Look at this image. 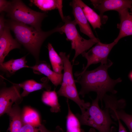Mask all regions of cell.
<instances>
[{
  "label": "cell",
  "instance_id": "17",
  "mask_svg": "<svg viewBox=\"0 0 132 132\" xmlns=\"http://www.w3.org/2000/svg\"><path fill=\"white\" fill-rule=\"evenodd\" d=\"M59 55L63 63L64 73L61 85H76V82L73 75V66L69 60L70 55L65 52H60Z\"/></svg>",
  "mask_w": 132,
  "mask_h": 132
},
{
  "label": "cell",
  "instance_id": "27",
  "mask_svg": "<svg viewBox=\"0 0 132 132\" xmlns=\"http://www.w3.org/2000/svg\"><path fill=\"white\" fill-rule=\"evenodd\" d=\"M9 1L4 0H0V13L4 12L8 6Z\"/></svg>",
  "mask_w": 132,
  "mask_h": 132
},
{
  "label": "cell",
  "instance_id": "18",
  "mask_svg": "<svg viewBox=\"0 0 132 132\" xmlns=\"http://www.w3.org/2000/svg\"><path fill=\"white\" fill-rule=\"evenodd\" d=\"M30 1L43 11L57 9L62 20L64 19V16L62 10V0H32Z\"/></svg>",
  "mask_w": 132,
  "mask_h": 132
},
{
  "label": "cell",
  "instance_id": "1",
  "mask_svg": "<svg viewBox=\"0 0 132 132\" xmlns=\"http://www.w3.org/2000/svg\"><path fill=\"white\" fill-rule=\"evenodd\" d=\"M112 64L113 63L109 59L107 63L101 64L93 70L75 73V76L77 77L76 83H79L81 86L79 95L84 97L90 92H95L97 94L96 98L99 99L102 106L103 99L107 92L116 93L117 91L115 89V87L121 82L122 80L120 78L114 80L110 77L108 70Z\"/></svg>",
  "mask_w": 132,
  "mask_h": 132
},
{
  "label": "cell",
  "instance_id": "19",
  "mask_svg": "<svg viewBox=\"0 0 132 132\" xmlns=\"http://www.w3.org/2000/svg\"><path fill=\"white\" fill-rule=\"evenodd\" d=\"M87 20L94 29L100 28L102 25L100 16L93 9L80 0H77Z\"/></svg>",
  "mask_w": 132,
  "mask_h": 132
},
{
  "label": "cell",
  "instance_id": "4",
  "mask_svg": "<svg viewBox=\"0 0 132 132\" xmlns=\"http://www.w3.org/2000/svg\"><path fill=\"white\" fill-rule=\"evenodd\" d=\"M4 12L10 19L41 30L42 22L47 16L45 12L35 11L27 6L21 0L9 1Z\"/></svg>",
  "mask_w": 132,
  "mask_h": 132
},
{
  "label": "cell",
  "instance_id": "11",
  "mask_svg": "<svg viewBox=\"0 0 132 132\" xmlns=\"http://www.w3.org/2000/svg\"><path fill=\"white\" fill-rule=\"evenodd\" d=\"M61 85L60 88L57 92V95L59 96L66 97L74 102L79 107L81 113L90 106V103L86 102L80 98L76 85Z\"/></svg>",
  "mask_w": 132,
  "mask_h": 132
},
{
  "label": "cell",
  "instance_id": "6",
  "mask_svg": "<svg viewBox=\"0 0 132 132\" xmlns=\"http://www.w3.org/2000/svg\"><path fill=\"white\" fill-rule=\"evenodd\" d=\"M117 43L114 41L110 44H105L99 41L88 52L82 53V56L87 59V64L81 72L87 70L92 64L99 63L102 64L107 63L109 60L108 57L110 51Z\"/></svg>",
  "mask_w": 132,
  "mask_h": 132
},
{
  "label": "cell",
  "instance_id": "5",
  "mask_svg": "<svg viewBox=\"0 0 132 132\" xmlns=\"http://www.w3.org/2000/svg\"><path fill=\"white\" fill-rule=\"evenodd\" d=\"M63 21L64 24L61 26L62 33H64L67 40L70 41L71 48L75 51V54L72 60L73 64L77 57L85 52L97 42L90 39L82 37L77 29V24L75 20H72L70 16H64Z\"/></svg>",
  "mask_w": 132,
  "mask_h": 132
},
{
  "label": "cell",
  "instance_id": "21",
  "mask_svg": "<svg viewBox=\"0 0 132 132\" xmlns=\"http://www.w3.org/2000/svg\"><path fill=\"white\" fill-rule=\"evenodd\" d=\"M123 109L111 107L109 109L111 118L114 120L122 121L128 128L130 132H132V114H127Z\"/></svg>",
  "mask_w": 132,
  "mask_h": 132
},
{
  "label": "cell",
  "instance_id": "12",
  "mask_svg": "<svg viewBox=\"0 0 132 132\" xmlns=\"http://www.w3.org/2000/svg\"><path fill=\"white\" fill-rule=\"evenodd\" d=\"M120 17V22L117 25L120 30L119 34L114 41L117 43L121 38L132 35V14L129 12L128 9H121L117 11Z\"/></svg>",
  "mask_w": 132,
  "mask_h": 132
},
{
  "label": "cell",
  "instance_id": "16",
  "mask_svg": "<svg viewBox=\"0 0 132 132\" xmlns=\"http://www.w3.org/2000/svg\"><path fill=\"white\" fill-rule=\"evenodd\" d=\"M22 111L18 104H15L7 114L10 123L7 132H20L23 125L22 118Z\"/></svg>",
  "mask_w": 132,
  "mask_h": 132
},
{
  "label": "cell",
  "instance_id": "2",
  "mask_svg": "<svg viewBox=\"0 0 132 132\" xmlns=\"http://www.w3.org/2000/svg\"><path fill=\"white\" fill-rule=\"evenodd\" d=\"M5 24L13 32L16 40L33 56L36 63L39 61L40 48L46 38L55 32L63 34L61 26L44 31L10 19H6Z\"/></svg>",
  "mask_w": 132,
  "mask_h": 132
},
{
  "label": "cell",
  "instance_id": "7",
  "mask_svg": "<svg viewBox=\"0 0 132 132\" xmlns=\"http://www.w3.org/2000/svg\"><path fill=\"white\" fill-rule=\"evenodd\" d=\"M10 87H3L0 91V115L7 114L11 110L13 104H19L22 100L20 91L21 88L17 84L12 83Z\"/></svg>",
  "mask_w": 132,
  "mask_h": 132
},
{
  "label": "cell",
  "instance_id": "23",
  "mask_svg": "<svg viewBox=\"0 0 132 132\" xmlns=\"http://www.w3.org/2000/svg\"><path fill=\"white\" fill-rule=\"evenodd\" d=\"M47 48L49 59L53 71L58 74H62L63 63L61 57L55 51L50 43H48Z\"/></svg>",
  "mask_w": 132,
  "mask_h": 132
},
{
  "label": "cell",
  "instance_id": "24",
  "mask_svg": "<svg viewBox=\"0 0 132 132\" xmlns=\"http://www.w3.org/2000/svg\"><path fill=\"white\" fill-rule=\"evenodd\" d=\"M66 102L68 107V113L66 119V132H82L80 128V122L76 116L71 111L67 99Z\"/></svg>",
  "mask_w": 132,
  "mask_h": 132
},
{
  "label": "cell",
  "instance_id": "25",
  "mask_svg": "<svg viewBox=\"0 0 132 132\" xmlns=\"http://www.w3.org/2000/svg\"><path fill=\"white\" fill-rule=\"evenodd\" d=\"M20 132H63V129L59 126L56 127L54 131L48 130L42 124L38 125L23 124Z\"/></svg>",
  "mask_w": 132,
  "mask_h": 132
},
{
  "label": "cell",
  "instance_id": "28",
  "mask_svg": "<svg viewBox=\"0 0 132 132\" xmlns=\"http://www.w3.org/2000/svg\"><path fill=\"white\" fill-rule=\"evenodd\" d=\"M119 124V129L118 132H127L123 125L121 123V120H118Z\"/></svg>",
  "mask_w": 132,
  "mask_h": 132
},
{
  "label": "cell",
  "instance_id": "13",
  "mask_svg": "<svg viewBox=\"0 0 132 132\" xmlns=\"http://www.w3.org/2000/svg\"><path fill=\"white\" fill-rule=\"evenodd\" d=\"M29 68L32 69L35 74L45 75L55 86L61 85L63 74H58L52 70L45 62L39 61L34 66H30Z\"/></svg>",
  "mask_w": 132,
  "mask_h": 132
},
{
  "label": "cell",
  "instance_id": "26",
  "mask_svg": "<svg viewBox=\"0 0 132 132\" xmlns=\"http://www.w3.org/2000/svg\"><path fill=\"white\" fill-rule=\"evenodd\" d=\"M3 12L1 13L0 16V36L3 33L5 26V20Z\"/></svg>",
  "mask_w": 132,
  "mask_h": 132
},
{
  "label": "cell",
  "instance_id": "10",
  "mask_svg": "<svg viewBox=\"0 0 132 132\" xmlns=\"http://www.w3.org/2000/svg\"><path fill=\"white\" fill-rule=\"evenodd\" d=\"M10 30L5 24L4 32L0 36V64L4 62L5 57L11 51L21 47V44L13 38Z\"/></svg>",
  "mask_w": 132,
  "mask_h": 132
},
{
  "label": "cell",
  "instance_id": "20",
  "mask_svg": "<svg viewBox=\"0 0 132 132\" xmlns=\"http://www.w3.org/2000/svg\"><path fill=\"white\" fill-rule=\"evenodd\" d=\"M42 100L44 104L51 107L50 110L52 112L57 113L60 111V106L55 89L52 91H44L42 95Z\"/></svg>",
  "mask_w": 132,
  "mask_h": 132
},
{
  "label": "cell",
  "instance_id": "32",
  "mask_svg": "<svg viewBox=\"0 0 132 132\" xmlns=\"http://www.w3.org/2000/svg\"></svg>",
  "mask_w": 132,
  "mask_h": 132
},
{
  "label": "cell",
  "instance_id": "30",
  "mask_svg": "<svg viewBox=\"0 0 132 132\" xmlns=\"http://www.w3.org/2000/svg\"><path fill=\"white\" fill-rule=\"evenodd\" d=\"M129 77L132 81V71L129 74Z\"/></svg>",
  "mask_w": 132,
  "mask_h": 132
},
{
  "label": "cell",
  "instance_id": "8",
  "mask_svg": "<svg viewBox=\"0 0 132 132\" xmlns=\"http://www.w3.org/2000/svg\"><path fill=\"white\" fill-rule=\"evenodd\" d=\"M72 8V13L75 20L78 25L81 32L88 36L90 39L97 43L100 41L94 35L88 22L86 18L83 10L77 0H73L70 3Z\"/></svg>",
  "mask_w": 132,
  "mask_h": 132
},
{
  "label": "cell",
  "instance_id": "14",
  "mask_svg": "<svg viewBox=\"0 0 132 132\" xmlns=\"http://www.w3.org/2000/svg\"><path fill=\"white\" fill-rule=\"evenodd\" d=\"M47 78L42 79V82H37L33 79L26 80L19 84H17L23 89L21 94L22 96L23 97L28 96L33 91L41 90L44 88L47 91H50L51 89L50 86L48 84L49 81Z\"/></svg>",
  "mask_w": 132,
  "mask_h": 132
},
{
  "label": "cell",
  "instance_id": "9",
  "mask_svg": "<svg viewBox=\"0 0 132 132\" xmlns=\"http://www.w3.org/2000/svg\"><path fill=\"white\" fill-rule=\"evenodd\" d=\"M94 8L99 10L101 17L107 11H117L125 9H131L132 0H91Z\"/></svg>",
  "mask_w": 132,
  "mask_h": 132
},
{
  "label": "cell",
  "instance_id": "3",
  "mask_svg": "<svg viewBox=\"0 0 132 132\" xmlns=\"http://www.w3.org/2000/svg\"><path fill=\"white\" fill-rule=\"evenodd\" d=\"M99 101L96 98L84 112L76 115L81 125L91 127L99 132H113L111 126L116 124L111 119L108 108L105 107L103 110L100 108Z\"/></svg>",
  "mask_w": 132,
  "mask_h": 132
},
{
  "label": "cell",
  "instance_id": "22",
  "mask_svg": "<svg viewBox=\"0 0 132 132\" xmlns=\"http://www.w3.org/2000/svg\"><path fill=\"white\" fill-rule=\"evenodd\" d=\"M22 118L23 124L35 125L41 124L38 113L30 107L24 108L22 111Z\"/></svg>",
  "mask_w": 132,
  "mask_h": 132
},
{
  "label": "cell",
  "instance_id": "29",
  "mask_svg": "<svg viewBox=\"0 0 132 132\" xmlns=\"http://www.w3.org/2000/svg\"><path fill=\"white\" fill-rule=\"evenodd\" d=\"M88 132H99L96 131V129L93 128L90 129Z\"/></svg>",
  "mask_w": 132,
  "mask_h": 132
},
{
  "label": "cell",
  "instance_id": "15",
  "mask_svg": "<svg viewBox=\"0 0 132 132\" xmlns=\"http://www.w3.org/2000/svg\"><path fill=\"white\" fill-rule=\"evenodd\" d=\"M26 56L21 58L11 59L0 64V70L5 74L7 76H12L18 70L24 68H29L27 65Z\"/></svg>",
  "mask_w": 132,
  "mask_h": 132
},
{
  "label": "cell",
  "instance_id": "31",
  "mask_svg": "<svg viewBox=\"0 0 132 132\" xmlns=\"http://www.w3.org/2000/svg\"><path fill=\"white\" fill-rule=\"evenodd\" d=\"M130 11L131 12V14H132V7L130 9Z\"/></svg>",
  "mask_w": 132,
  "mask_h": 132
}]
</instances>
